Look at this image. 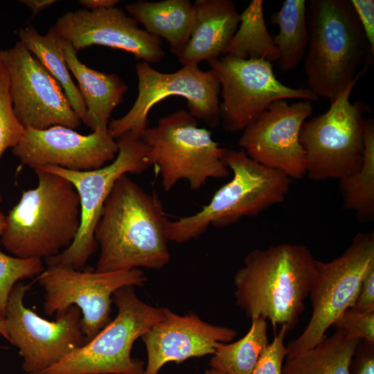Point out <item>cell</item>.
I'll return each mask as SVG.
<instances>
[{
    "instance_id": "1",
    "label": "cell",
    "mask_w": 374,
    "mask_h": 374,
    "mask_svg": "<svg viewBox=\"0 0 374 374\" xmlns=\"http://www.w3.org/2000/svg\"><path fill=\"white\" fill-rule=\"evenodd\" d=\"M169 222L157 195L123 175L108 195L95 228L100 248L96 271L164 267L170 260Z\"/></svg>"
},
{
    "instance_id": "2",
    "label": "cell",
    "mask_w": 374,
    "mask_h": 374,
    "mask_svg": "<svg viewBox=\"0 0 374 374\" xmlns=\"http://www.w3.org/2000/svg\"><path fill=\"white\" fill-rule=\"evenodd\" d=\"M311 251L302 244L282 243L255 249L233 276L235 303L251 319L263 317L275 328H294L305 310L314 276Z\"/></svg>"
},
{
    "instance_id": "3",
    "label": "cell",
    "mask_w": 374,
    "mask_h": 374,
    "mask_svg": "<svg viewBox=\"0 0 374 374\" xmlns=\"http://www.w3.org/2000/svg\"><path fill=\"white\" fill-rule=\"evenodd\" d=\"M306 17L307 88L332 103L367 72L374 55L350 0H310Z\"/></svg>"
},
{
    "instance_id": "4",
    "label": "cell",
    "mask_w": 374,
    "mask_h": 374,
    "mask_svg": "<svg viewBox=\"0 0 374 374\" xmlns=\"http://www.w3.org/2000/svg\"><path fill=\"white\" fill-rule=\"evenodd\" d=\"M38 185L6 215L1 244L13 256L48 258L69 247L81 224L78 194L64 177L35 169Z\"/></svg>"
},
{
    "instance_id": "5",
    "label": "cell",
    "mask_w": 374,
    "mask_h": 374,
    "mask_svg": "<svg viewBox=\"0 0 374 374\" xmlns=\"http://www.w3.org/2000/svg\"><path fill=\"white\" fill-rule=\"evenodd\" d=\"M222 161L232 179L199 211L170 221L168 241L182 244L197 239L210 226L226 227L284 202L292 180L284 172L256 162L242 149L226 148Z\"/></svg>"
},
{
    "instance_id": "6",
    "label": "cell",
    "mask_w": 374,
    "mask_h": 374,
    "mask_svg": "<svg viewBox=\"0 0 374 374\" xmlns=\"http://www.w3.org/2000/svg\"><path fill=\"white\" fill-rule=\"evenodd\" d=\"M142 140L148 147L145 160L155 166L166 192L180 179L198 190L210 178L229 175L222 161L226 148L213 140L211 132L199 127L197 118L186 110L159 118L156 126L146 129Z\"/></svg>"
},
{
    "instance_id": "7",
    "label": "cell",
    "mask_w": 374,
    "mask_h": 374,
    "mask_svg": "<svg viewBox=\"0 0 374 374\" xmlns=\"http://www.w3.org/2000/svg\"><path fill=\"white\" fill-rule=\"evenodd\" d=\"M134 287H123L113 294L117 315L94 338L35 374H143L145 362L131 357L132 346L163 317L164 308L141 300Z\"/></svg>"
},
{
    "instance_id": "8",
    "label": "cell",
    "mask_w": 374,
    "mask_h": 374,
    "mask_svg": "<svg viewBox=\"0 0 374 374\" xmlns=\"http://www.w3.org/2000/svg\"><path fill=\"white\" fill-rule=\"evenodd\" d=\"M359 80L350 82L326 112L305 121L301 127L299 141L305 152L306 175L311 181L340 179L362 166L364 114L371 107L350 100Z\"/></svg>"
},
{
    "instance_id": "9",
    "label": "cell",
    "mask_w": 374,
    "mask_h": 374,
    "mask_svg": "<svg viewBox=\"0 0 374 374\" xmlns=\"http://www.w3.org/2000/svg\"><path fill=\"white\" fill-rule=\"evenodd\" d=\"M374 265V232L357 234L339 257L329 262L315 260L309 297L312 312L303 332L291 341L286 359L317 346L337 317L355 302L362 281Z\"/></svg>"
},
{
    "instance_id": "10",
    "label": "cell",
    "mask_w": 374,
    "mask_h": 374,
    "mask_svg": "<svg viewBox=\"0 0 374 374\" xmlns=\"http://www.w3.org/2000/svg\"><path fill=\"white\" fill-rule=\"evenodd\" d=\"M136 99L125 115L109 123L108 131L113 139H117L130 132L142 139L149 125L150 110L159 101L171 96L186 98L190 114L208 126L216 127L220 125L221 87L212 69L204 71L198 65L188 64L176 72L166 73L143 61L136 65Z\"/></svg>"
},
{
    "instance_id": "11",
    "label": "cell",
    "mask_w": 374,
    "mask_h": 374,
    "mask_svg": "<svg viewBox=\"0 0 374 374\" xmlns=\"http://www.w3.org/2000/svg\"><path fill=\"white\" fill-rule=\"evenodd\" d=\"M116 141L118 148L116 157L100 168L87 171H73L53 166L37 168L69 180L76 190L80 203L81 224L75 239L59 254L46 258L48 266L62 264L82 269L98 247L94 239L95 228L114 183L123 175L141 174L149 167L145 160L148 147L142 139L127 132Z\"/></svg>"
},
{
    "instance_id": "12",
    "label": "cell",
    "mask_w": 374,
    "mask_h": 374,
    "mask_svg": "<svg viewBox=\"0 0 374 374\" xmlns=\"http://www.w3.org/2000/svg\"><path fill=\"white\" fill-rule=\"evenodd\" d=\"M147 280L141 269L99 272L62 264L48 266L37 278L44 290L45 314L51 316L71 305L78 307L87 343L111 321L113 294L123 287L143 286Z\"/></svg>"
},
{
    "instance_id": "13",
    "label": "cell",
    "mask_w": 374,
    "mask_h": 374,
    "mask_svg": "<svg viewBox=\"0 0 374 374\" xmlns=\"http://www.w3.org/2000/svg\"><path fill=\"white\" fill-rule=\"evenodd\" d=\"M28 285L17 283L13 287L2 321L8 341L19 349L21 368L35 374L60 362L87 344L82 329V312L75 305L55 313L48 321L26 308L24 296Z\"/></svg>"
},
{
    "instance_id": "14",
    "label": "cell",
    "mask_w": 374,
    "mask_h": 374,
    "mask_svg": "<svg viewBox=\"0 0 374 374\" xmlns=\"http://www.w3.org/2000/svg\"><path fill=\"white\" fill-rule=\"evenodd\" d=\"M207 62L220 84V117L226 132L243 130L276 100L318 99L308 88H292L281 83L268 61L221 55Z\"/></svg>"
},
{
    "instance_id": "15",
    "label": "cell",
    "mask_w": 374,
    "mask_h": 374,
    "mask_svg": "<svg viewBox=\"0 0 374 374\" xmlns=\"http://www.w3.org/2000/svg\"><path fill=\"white\" fill-rule=\"evenodd\" d=\"M0 59L8 72L15 114L25 128L81 125L60 83L21 42L0 51Z\"/></svg>"
},
{
    "instance_id": "16",
    "label": "cell",
    "mask_w": 374,
    "mask_h": 374,
    "mask_svg": "<svg viewBox=\"0 0 374 374\" xmlns=\"http://www.w3.org/2000/svg\"><path fill=\"white\" fill-rule=\"evenodd\" d=\"M312 114L310 100L292 104L283 99L276 100L242 130L239 145L256 162L292 179H301L306 175V161L299 134Z\"/></svg>"
},
{
    "instance_id": "17",
    "label": "cell",
    "mask_w": 374,
    "mask_h": 374,
    "mask_svg": "<svg viewBox=\"0 0 374 374\" xmlns=\"http://www.w3.org/2000/svg\"><path fill=\"white\" fill-rule=\"evenodd\" d=\"M118 152L108 127L82 135L60 125L42 130L26 127L23 139L12 150L22 165L33 170L53 166L73 171L100 168L113 161Z\"/></svg>"
},
{
    "instance_id": "18",
    "label": "cell",
    "mask_w": 374,
    "mask_h": 374,
    "mask_svg": "<svg viewBox=\"0 0 374 374\" xmlns=\"http://www.w3.org/2000/svg\"><path fill=\"white\" fill-rule=\"evenodd\" d=\"M75 51L101 45L123 50L148 63H157L165 57L161 39L148 33L138 22L118 7L70 11L52 26Z\"/></svg>"
},
{
    "instance_id": "19",
    "label": "cell",
    "mask_w": 374,
    "mask_h": 374,
    "mask_svg": "<svg viewBox=\"0 0 374 374\" xmlns=\"http://www.w3.org/2000/svg\"><path fill=\"white\" fill-rule=\"evenodd\" d=\"M236 335L235 330L206 322L193 312L179 315L164 308L163 317L141 336L147 352L143 374H159L168 362L213 355Z\"/></svg>"
},
{
    "instance_id": "20",
    "label": "cell",
    "mask_w": 374,
    "mask_h": 374,
    "mask_svg": "<svg viewBox=\"0 0 374 374\" xmlns=\"http://www.w3.org/2000/svg\"><path fill=\"white\" fill-rule=\"evenodd\" d=\"M193 5L191 35L178 57L183 66L221 56L240 23V14L231 0H196Z\"/></svg>"
},
{
    "instance_id": "21",
    "label": "cell",
    "mask_w": 374,
    "mask_h": 374,
    "mask_svg": "<svg viewBox=\"0 0 374 374\" xmlns=\"http://www.w3.org/2000/svg\"><path fill=\"white\" fill-rule=\"evenodd\" d=\"M63 51L69 70L78 82L87 108L88 127L93 131L107 127L112 111L124 100L127 85L116 74L100 72L82 64L69 42L65 41Z\"/></svg>"
},
{
    "instance_id": "22",
    "label": "cell",
    "mask_w": 374,
    "mask_h": 374,
    "mask_svg": "<svg viewBox=\"0 0 374 374\" xmlns=\"http://www.w3.org/2000/svg\"><path fill=\"white\" fill-rule=\"evenodd\" d=\"M125 10L145 30L169 43L171 52L178 57L184 51L195 21V8L189 0H144L127 3Z\"/></svg>"
},
{
    "instance_id": "23",
    "label": "cell",
    "mask_w": 374,
    "mask_h": 374,
    "mask_svg": "<svg viewBox=\"0 0 374 374\" xmlns=\"http://www.w3.org/2000/svg\"><path fill=\"white\" fill-rule=\"evenodd\" d=\"M19 41L42 64L62 87L69 103L80 121L89 126L87 108L78 87L73 82L64 55L62 39L51 26L40 35L32 25L18 31Z\"/></svg>"
},
{
    "instance_id": "24",
    "label": "cell",
    "mask_w": 374,
    "mask_h": 374,
    "mask_svg": "<svg viewBox=\"0 0 374 374\" xmlns=\"http://www.w3.org/2000/svg\"><path fill=\"white\" fill-rule=\"evenodd\" d=\"M360 341L336 330L312 348L286 359L282 374H350L351 361Z\"/></svg>"
},
{
    "instance_id": "25",
    "label": "cell",
    "mask_w": 374,
    "mask_h": 374,
    "mask_svg": "<svg viewBox=\"0 0 374 374\" xmlns=\"http://www.w3.org/2000/svg\"><path fill=\"white\" fill-rule=\"evenodd\" d=\"M361 168L339 180L343 209L355 213L359 222L374 220V120L365 118Z\"/></svg>"
},
{
    "instance_id": "26",
    "label": "cell",
    "mask_w": 374,
    "mask_h": 374,
    "mask_svg": "<svg viewBox=\"0 0 374 374\" xmlns=\"http://www.w3.org/2000/svg\"><path fill=\"white\" fill-rule=\"evenodd\" d=\"M262 0H252L240 14V25L222 55L278 61L279 53L264 17Z\"/></svg>"
},
{
    "instance_id": "27",
    "label": "cell",
    "mask_w": 374,
    "mask_h": 374,
    "mask_svg": "<svg viewBox=\"0 0 374 374\" xmlns=\"http://www.w3.org/2000/svg\"><path fill=\"white\" fill-rule=\"evenodd\" d=\"M305 0H285L271 21L279 33L273 37L279 53L280 69L287 72L304 59L308 44Z\"/></svg>"
},
{
    "instance_id": "28",
    "label": "cell",
    "mask_w": 374,
    "mask_h": 374,
    "mask_svg": "<svg viewBox=\"0 0 374 374\" xmlns=\"http://www.w3.org/2000/svg\"><path fill=\"white\" fill-rule=\"evenodd\" d=\"M269 344L267 320L261 317L252 319L247 333L235 342L217 348L209 365L224 374H251Z\"/></svg>"
},
{
    "instance_id": "29",
    "label": "cell",
    "mask_w": 374,
    "mask_h": 374,
    "mask_svg": "<svg viewBox=\"0 0 374 374\" xmlns=\"http://www.w3.org/2000/svg\"><path fill=\"white\" fill-rule=\"evenodd\" d=\"M1 243V239H0ZM44 270L41 259H25L0 249V322L5 319L10 293L19 280L39 275Z\"/></svg>"
},
{
    "instance_id": "30",
    "label": "cell",
    "mask_w": 374,
    "mask_h": 374,
    "mask_svg": "<svg viewBox=\"0 0 374 374\" xmlns=\"http://www.w3.org/2000/svg\"><path fill=\"white\" fill-rule=\"evenodd\" d=\"M25 130L15 114L8 72L0 59V159L7 149L15 148L21 141ZM1 200L0 193V203Z\"/></svg>"
},
{
    "instance_id": "31",
    "label": "cell",
    "mask_w": 374,
    "mask_h": 374,
    "mask_svg": "<svg viewBox=\"0 0 374 374\" xmlns=\"http://www.w3.org/2000/svg\"><path fill=\"white\" fill-rule=\"evenodd\" d=\"M332 326L348 338L363 339L367 343H374V311H360L348 308L337 317Z\"/></svg>"
},
{
    "instance_id": "32",
    "label": "cell",
    "mask_w": 374,
    "mask_h": 374,
    "mask_svg": "<svg viewBox=\"0 0 374 374\" xmlns=\"http://www.w3.org/2000/svg\"><path fill=\"white\" fill-rule=\"evenodd\" d=\"M288 332L285 326L280 327L271 343L262 353L251 374H282L283 361L287 355L284 339Z\"/></svg>"
},
{
    "instance_id": "33",
    "label": "cell",
    "mask_w": 374,
    "mask_h": 374,
    "mask_svg": "<svg viewBox=\"0 0 374 374\" xmlns=\"http://www.w3.org/2000/svg\"><path fill=\"white\" fill-rule=\"evenodd\" d=\"M374 55V1L350 0Z\"/></svg>"
},
{
    "instance_id": "34",
    "label": "cell",
    "mask_w": 374,
    "mask_h": 374,
    "mask_svg": "<svg viewBox=\"0 0 374 374\" xmlns=\"http://www.w3.org/2000/svg\"><path fill=\"white\" fill-rule=\"evenodd\" d=\"M351 308L360 311H374V265L365 274Z\"/></svg>"
},
{
    "instance_id": "35",
    "label": "cell",
    "mask_w": 374,
    "mask_h": 374,
    "mask_svg": "<svg viewBox=\"0 0 374 374\" xmlns=\"http://www.w3.org/2000/svg\"><path fill=\"white\" fill-rule=\"evenodd\" d=\"M118 0H80L79 3L89 10H96L104 8L115 7Z\"/></svg>"
},
{
    "instance_id": "36",
    "label": "cell",
    "mask_w": 374,
    "mask_h": 374,
    "mask_svg": "<svg viewBox=\"0 0 374 374\" xmlns=\"http://www.w3.org/2000/svg\"><path fill=\"white\" fill-rule=\"evenodd\" d=\"M20 3L27 6L35 15L57 2L55 0H21Z\"/></svg>"
},
{
    "instance_id": "37",
    "label": "cell",
    "mask_w": 374,
    "mask_h": 374,
    "mask_svg": "<svg viewBox=\"0 0 374 374\" xmlns=\"http://www.w3.org/2000/svg\"><path fill=\"white\" fill-rule=\"evenodd\" d=\"M357 374H374L373 349L360 362Z\"/></svg>"
},
{
    "instance_id": "38",
    "label": "cell",
    "mask_w": 374,
    "mask_h": 374,
    "mask_svg": "<svg viewBox=\"0 0 374 374\" xmlns=\"http://www.w3.org/2000/svg\"><path fill=\"white\" fill-rule=\"evenodd\" d=\"M6 215L0 211V235L1 234L5 226Z\"/></svg>"
},
{
    "instance_id": "39",
    "label": "cell",
    "mask_w": 374,
    "mask_h": 374,
    "mask_svg": "<svg viewBox=\"0 0 374 374\" xmlns=\"http://www.w3.org/2000/svg\"><path fill=\"white\" fill-rule=\"evenodd\" d=\"M0 335L4 337L8 341L9 340L8 335L2 324V323L0 322Z\"/></svg>"
},
{
    "instance_id": "40",
    "label": "cell",
    "mask_w": 374,
    "mask_h": 374,
    "mask_svg": "<svg viewBox=\"0 0 374 374\" xmlns=\"http://www.w3.org/2000/svg\"><path fill=\"white\" fill-rule=\"evenodd\" d=\"M198 374H224V373L211 368L210 369L206 370L203 373H198Z\"/></svg>"
},
{
    "instance_id": "41",
    "label": "cell",
    "mask_w": 374,
    "mask_h": 374,
    "mask_svg": "<svg viewBox=\"0 0 374 374\" xmlns=\"http://www.w3.org/2000/svg\"><path fill=\"white\" fill-rule=\"evenodd\" d=\"M118 374H124V373H118Z\"/></svg>"
}]
</instances>
